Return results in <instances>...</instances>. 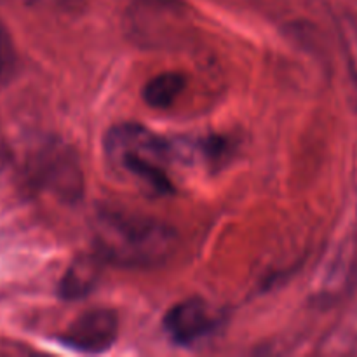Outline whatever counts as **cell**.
Wrapping results in <instances>:
<instances>
[{"instance_id":"cell-6","label":"cell","mask_w":357,"mask_h":357,"mask_svg":"<svg viewBox=\"0 0 357 357\" xmlns=\"http://www.w3.org/2000/svg\"><path fill=\"white\" fill-rule=\"evenodd\" d=\"M98 258L80 257L70 264L59 282V296L63 300H79L89 295L98 281Z\"/></svg>"},{"instance_id":"cell-7","label":"cell","mask_w":357,"mask_h":357,"mask_svg":"<svg viewBox=\"0 0 357 357\" xmlns=\"http://www.w3.org/2000/svg\"><path fill=\"white\" fill-rule=\"evenodd\" d=\"M187 87V79L181 72H162L152 77L143 87V100L149 107L169 108Z\"/></svg>"},{"instance_id":"cell-1","label":"cell","mask_w":357,"mask_h":357,"mask_svg":"<svg viewBox=\"0 0 357 357\" xmlns=\"http://www.w3.org/2000/svg\"><path fill=\"white\" fill-rule=\"evenodd\" d=\"M98 257L119 267H153L176 248V232L167 223L121 211L94 216Z\"/></svg>"},{"instance_id":"cell-2","label":"cell","mask_w":357,"mask_h":357,"mask_svg":"<svg viewBox=\"0 0 357 357\" xmlns=\"http://www.w3.org/2000/svg\"><path fill=\"white\" fill-rule=\"evenodd\" d=\"M105 152L121 173L136 178L153 192L173 190L167 173L171 146L150 129L132 122L114 126L105 138Z\"/></svg>"},{"instance_id":"cell-4","label":"cell","mask_w":357,"mask_h":357,"mask_svg":"<svg viewBox=\"0 0 357 357\" xmlns=\"http://www.w3.org/2000/svg\"><path fill=\"white\" fill-rule=\"evenodd\" d=\"M164 331L178 345H192L208 337L216 328V314L206 300L188 298L178 302L164 314Z\"/></svg>"},{"instance_id":"cell-9","label":"cell","mask_w":357,"mask_h":357,"mask_svg":"<svg viewBox=\"0 0 357 357\" xmlns=\"http://www.w3.org/2000/svg\"><path fill=\"white\" fill-rule=\"evenodd\" d=\"M31 3L40 7H47V9H56V10H79L82 9L86 0H30Z\"/></svg>"},{"instance_id":"cell-5","label":"cell","mask_w":357,"mask_h":357,"mask_svg":"<svg viewBox=\"0 0 357 357\" xmlns=\"http://www.w3.org/2000/svg\"><path fill=\"white\" fill-rule=\"evenodd\" d=\"M44 180L45 183L66 199H72L80 194L82 176L75 160L70 159L66 152L58 153L54 150L52 155L44 159Z\"/></svg>"},{"instance_id":"cell-3","label":"cell","mask_w":357,"mask_h":357,"mask_svg":"<svg viewBox=\"0 0 357 357\" xmlns=\"http://www.w3.org/2000/svg\"><path fill=\"white\" fill-rule=\"evenodd\" d=\"M119 337V317L110 309H91L80 314L59 335V342L79 352L96 354L108 351Z\"/></svg>"},{"instance_id":"cell-8","label":"cell","mask_w":357,"mask_h":357,"mask_svg":"<svg viewBox=\"0 0 357 357\" xmlns=\"http://www.w3.org/2000/svg\"><path fill=\"white\" fill-rule=\"evenodd\" d=\"M17 68V54L9 33L0 23V87L6 86Z\"/></svg>"}]
</instances>
